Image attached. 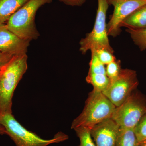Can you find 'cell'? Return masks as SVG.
<instances>
[{"mask_svg": "<svg viewBox=\"0 0 146 146\" xmlns=\"http://www.w3.org/2000/svg\"><path fill=\"white\" fill-rule=\"evenodd\" d=\"M138 146H146V140L139 142Z\"/></svg>", "mask_w": 146, "mask_h": 146, "instance_id": "24", "label": "cell"}, {"mask_svg": "<svg viewBox=\"0 0 146 146\" xmlns=\"http://www.w3.org/2000/svg\"><path fill=\"white\" fill-rule=\"evenodd\" d=\"M108 1L109 5H112L114 3L118 1H121V0H108Z\"/></svg>", "mask_w": 146, "mask_h": 146, "instance_id": "25", "label": "cell"}, {"mask_svg": "<svg viewBox=\"0 0 146 146\" xmlns=\"http://www.w3.org/2000/svg\"><path fill=\"white\" fill-rule=\"evenodd\" d=\"M146 0H121L114 3L113 13L107 23L108 36L116 37L119 35L121 25L123 21L137 9L146 5Z\"/></svg>", "mask_w": 146, "mask_h": 146, "instance_id": "8", "label": "cell"}, {"mask_svg": "<svg viewBox=\"0 0 146 146\" xmlns=\"http://www.w3.org/2000/svg\"><path fill=\"white\" fill-rule=\"evenodd\" d=\"M0 114H1V112H0Z\"/></svg>", "mask_w": 146, "mask_h": 146, "instance_id": "26", "label": "cell"}, {"mask_svg": "<svg viewBox=\"0 0 146 146\" xmlns=\"http://www.w3.org/2000/svg\"><path fill=\"white\" fill-rule=\"evenodd\" d=\"M133 131L139 143L146 140V114L141 118Z\"/></svg>", "mask_w": 146, "mask_h": 146, "instance_id": "19", "label": "cell"}, {"mask_svg": "<svg viewBox=\"0 0 146 146\" xmlns=\"http://www.w3.org/2000/svg\"><path fill=\"white\" fill-rule=\"evenodd\" d=\"M27 54L14 56L0 70V115L12 113L15 89L28 69Z\"/></svg>", "mask_w": 146, "mask_h": 146, "instance_id": "1", "label": "cell"}, {"mask_svg": "<svg viewBox=\"0 0 146 146\" xmlns=\"http://www.w3.org/2000/svg\"><path fill=\"white\" fill-rule=\"evenodd\" d=\"M30 42L10 31L5 24H0V52L13 56L27 54Z\"/></svg>", "mask_w": 146, "mask_h": 146, "instance_id": "9", "label": "cell"}, {"mask_svg": "<svg viewBox=\"0 0 146 146\" xmlns=\"http://www.w3.org/2000/svg\"><path fill=\"white\" fill-rule=\"evenodd\" d=\"M0 125L5 129L6 134L12 139L16 146H48L63 142L69 138L65 133L59 132L52 139H43L21 125L12 113L0 115Z\"/></svg>", "mask_w": 146, "mask_h": 146, "instance_id": "4", "label": "cell"}, {"mask_svg": "<svg viewBox=\"0 0 146 146\" xmlns=\"http://www.w3.org/2000/svg\"><path fill=\"white\" fill-rule=\"evenodd\" d=\"M96 20L93 29L86 35L79 42L80 51L86 54L91 50L104 49L114 54V50L110 44L108 34L106 16L109 7L108 0H98Z\"/></svg>", "mask_w": 146, "mask_h": 146, "instance_id": "5", "label": "cell"}, {"mask_svg": "<svg viewBox=\"0 0 146 146\" xmlns=\"http://www.w3.org/2000/svg\"><path fill=\"white\" fill-rule=\"evenodd\" d=\"M138 144L133 129L120 127L116 146H138Z\"/></svg>", "mask_w": 146, "mask_h": 146, "instance_id": "13", "label": "cell"}, {"mask_svg": "<svg viewBox=\"0 0 146 146\" xmlns=\"http://www.w3.org/2000/svg\"><path fill=\"white\" fill-rule=\"evenodd\" d=\"M94 51L97 57L104 65H107L117 59L114 54L104 49L91 50Z\"/></svg>", "mask_w": 146, "mask_h": 146, "instance_id": "20", "label": "cell"}, {"mask_svg": "<svg viewBox=\"0 0 146 146\" xmlns=\"http://www.w3.org/2000/svg\"><path fill=\"white\" fill-rule=\"evenodd\" d=\"M120 127L111 118L104 120L91 129L96 146H116Z\"/></svg>", "mask_w": 146, "mask_h": 146, "instance_id": "10", "label": "cell"}, {"mask_svg": "<svg viewBox=\"0 0 146 146\" xmlns=\"http://www.w3.org/2000/svg\"><path fill=\"white\" fill-rule=\"evenodd\" d=\"M67 5L71 6H81L85 3L86 0H59Z\"/></svg>", "mask_w": 146, "mask_h": 146, "instance_id": "22", "label": "cell"}, {"mask_svg": "<svg viewBox=\"0 0 146 146\" xmlns=\"http://www.w3.org/2000/svg\"><path fill=\"white\" fill-rule=\"evenodd\" d=\"M146 114V97L137 89L119 106L115 108L111 119L120 127L133 129Z\"/></svg>", "mask_w": 146, "mask_h": 146, "instance_id": "6", "label": "cell"}, {"mask_svg": "<svg viewBox=\"0 0 146 146\" xmlns=\"http://www.w3.org/2000/svg\"><path fill=\"white\" fill-rule=\"evenodd\" d=\"M126 31L130 35L134 44L141 51L146 50V28L134 29L127 28Z\"/></svg>", "mask_w": 146, "mask_h": 146, "instance_id": "15", "label": "cell"}, {"mask_svg": "<svg viewBox=\"0 0 146 146\" xmlns=\"http://www.w3.org/2000/svg\"><path fill=\"white\" fill-rule=\"evenodd\" d=\"M116 107L102 92L93 90L88 95L82 112L72 123L71 128L84 127L91 129L100 123L111 118Z\"/></svg>", "mask_w": 146, "mask_h": 146, "instance_id": "2", "label": "cell"}, {"mask_svg": "<svg viewBox=\"0 0 146 146\" xmlns=\"http://www.w3.org/2000/svg\"><path fill=\"white\" fill-rule=\"evenodd\" d=\"M73 129L76 131L79 138L80 144L78 146H96L91 136L90 129L84 127H79Z\"/></svg>", "mask_w": 146, "mask_h": 146, "instance_id": "16", "label": "cell"}, {"mask_svg": "<svg viewBox=\"0 0 146 146\" xmlns=\"http://www.w3.org/2000/svg\"><path fill=\"white\" fill-rule=\"evenodd\" d=\"M91 59L89 64V69L88 73L106 74L105 65L100 61L94 50H91Z\"/></svg>", "mask_w": 146, "mask_h": 146, "instance_id": "17", "label": "cell"}, {"mask_svg": "<svg viewBox=\"0 0 146 146\" xmlns=\"http://www.w3.org/2000/svg\"><path fill=\"white\" fill-rule=\"evenodd\" d=\"M121 69V60L117 59L106 65V74L110 82L114 81L117 78Z\"/></svg>", "mask_w": 146, "mask_h": 146, "instance_id": "18", "label": "cell"}, {"mask_svg": "<svg viewBox=\"0 0 146 146\" xmlns=\"http://www.w3.org/2000/svg\"><path fill=\"white\" fill-rule=\"evenodd\" d=\"M4 134H6L5 129L3 126L0 125V135H4Z\"/></svg>", "mask_w": 146, "mask_h": 146, "instance_id": "23", "label": "cell"}, {"mask_svg": "<svg viewBox=\"0 0 146 146\" xmlns=\"http://www.w3.org/2000/svg\"><path fill=\"white\" fill-rule=\"evenodd\" d=\"M29 0H0V24H5L11 16Z\"/></svg>", "mask_w": 146, "mask_h": 146, "instance_id": "11", "label": "cell"}, {"mask_svg": "<svg viewBox=\"0 0 146 146\" xmlns=\"http://www.w3.org/2000/svg\"><path fill=\"white\" fill-rule=\"evenodd\" d=\"M138 84L136 71L122 69L117 78L110 82L109 85L102 93L116 107H118L137 89Z\"/></svg>", "mask_w": 146, "mask_h": 146, "instance_id": "7", "label": "cell"}, {"mask_svg": "<svg viewBox=\"0 0 146 146\" xmlns=\"http://www.w3.org/2000/svg\"><path fill=\"white\" fill-rule=\"evenodd\" d=\"M121 27L134 29L146 28V5L127 17L121 24Z\"/></svg>", "mask_w": 146, "mask_h": 146, "instance_id": "12", "label": "cell"}, {"mask_svg": "<svg viewBox=\"0 0 146 146\" xmlns=\"http://www.w3.org/2000/svg\"><path fill=\"white\" fill-rule=\"evenodd\" d=\"M14 56L0 52V70L9 62Z\"/></svg>", "mask_w": 146, "mask_h": 146, "instance_id": "21", "label": "cell"}, {"mask_svg": "<svg viewBox=\"0 0 146 146\" xmlns=\"http://www.w3.org/2000/svg\"><path fill=\"white\" fill-rule=\"evenodd\" d=\"M86 80L94 87L93 90L102 92L109 85L110 81L106 74L88 73Z\"/></svg>", "mask_w": 146, "mask_h": 146, "instance_id": "14", "label": "cell"}, {"mask_svg": "<svg viewBox=\"0 0 146 146\" xmlns=\"http://www.w3.org/2000/svg\"><path fill=\"white\" fill-rule=\"evenodd\" d=\"M53 0H29L13 14L7 22L9 29L21 39L31 41L40 36L36 28L35 18L36 12L46 4Z\"/></svg>", "mask_w": 146, "mask_h": 146, "instance_id": "3", "label": "cell"}]
</instances>
